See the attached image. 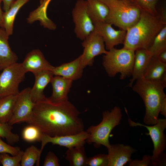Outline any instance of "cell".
Segmentation results:
<instances>
[{
    "instance_id": "603a6c76",
    "label": "cell",
    "mask_w": 166,
    "mask_h": 166,
    "mask_svg": "<svg viewBox=\"0 0 166 166\" xmlns=\"http://www.w3.org/2000/svg\"><path fill=\"white\" fill-rule=\"evenodd\" d=\"M87 11L93 23L105 22L109 13L107 6L99 0H86Z\"/></svg>"
},
{
    "instance_id": "8fae6325",
    "label": "cell",
    "mask_w": 166,
    "mask_h": 166,
    "mask_svg": "<svg viewBox=\"0 0 166 166\" xmlns=\"http://www.w3.org/2000/svg\"><path fill=\"white\" fill-rule=\"evenodd\" d=\"M31 88H26L19 92L15 103L13 115L8 122L11 125L22 122H27L31 119L35 103L30 95Z\"/></svg>"
},
{
    "instance_id": "44dd1931",
    "label": "cell",
    "mask_w": 166,
    "mask_h": 166,
    "mask_svg": "<svg viewBox=\"0 0 166 166\" xmlns=\"http://www.w3.org/2000/svg\"><path fill=\"white\" fill-rule=\"evenodd\" d=\"M29 0H15L8 10L3 13L0 22V27L5 30L8 36L13 33L14 22L19 10Z\"/></svg>"
},
{
    "instance_id": "9a60e30c",
    "label": "cell",
    "mask_w": 166,
    "mask_h": 166,
    "mask_svg": "<svg viewBox=\"0 0 166 166\" xmlns=\"http://www.w3.org/2000/svg\"><path fill=\"white\" fill-rule=\"evenodd\" d=\"M34 75L35 81L34 85L30 90V95L33 102L35 103L46 100L44 90L47 85L50 82L54 75L52 71L42 70L33 73Z\"/></svg>"
},
{
    "instance_id": "f546056e",
    "label": "cell",
    "mask_w": 166,
    "mask_h": 166,
    "mask_svg": "<svg viewBox=\"0 0 166 166\" xmlns=\"http://www.w3.org/2000/svg\"><path fill=\"white\" fill-rule=\"evenodd\" d=\"M158 0H133L141 11L152 15L158 14L156 5Z\"/></svg>"
},
{
    "instance_id": "8d00e7d4",
    "label": "cell",
    "mask_w": 166,
    "mask_h": 166,
    "mask_svg": "<svg viewBox=\"0 0 166 166\" xmlns=\"http://www.w3.org/2000/svg\"><path fill=\"white\" fill-rule=\"evenodd\" d=\"M160 113L164 117H166V97L163 100L161 103Z\"/></svg>"
},
{
    "instance_id": "836d02e7",
    "label": "cell",
    "mask_w": 166,
    "mask_h": 166,
    "mask_svg": "<svg viewBox=\"0 0 166 166\" xmlns=\"http://www.w3.org/2000/svg\"><path fill=\"white\" fill-rule=\"evenodd\" d=\"M59 159L52 152H49L46 156L43 164L44 166H59Z\"/></svg>"
},
{
    "instance_id": "cb8c5ba5",
    "label": "cell",
    "mask_w": 166,
    "mask_h": 166,
    "mask_svg": "<svg viewBox=\"0 0 166 166\" xmlns=\"http://www.w3.org/2000/svg\"><path fill=\"white\" fill-rule=\"evenodd\" d=\"M18 94L0 98V123H8L13 114Z\"/></svg>"
},
{
    "instance_id": "d4e9b609",
    "label": "cell",
    "mask_w": 166,
    "mask_h": 166,
    "mask_svg": "<svg viewBox=\"0 0 166 166\" xmlns=\"http://www.w3.org/2000/svg\"><path fill=\"white\" fill-rule=\"evenodd\" d=\"M65 159L71 166H85L87 157L84 145L68 148L66 153Z\"/></svg>"
},
{
    "instance_id": "4fadbf2b",
    "label": "cell",
    "mask_w": 166,
    "mask_h": 166,
    "mask_svg": "<svg viewBox=\"0 0 166 166\" xmlns=\"http://www.w3.org/2000/svg\"><path fill=\"white\" fill-rule=\"evenodd\" d=\"M89 136V133L85 131L75 134L54 136L43 133L40 140L41 142L40 153L41 154L45 146L49 143L53 145L65 147L68 148L84 145Z\"/></svg>"
},
{
    "instance_id": "ac0fdd59",
    "label": "cell",
    "mask_w": 166,
    "mask_h": 166,
    "mask_svg": "<svg viewBox=\"0 0 166 166\" xmlns=\"http://www.w3.org/2000/svg\"><path fill=\"white\" fill-rule=\"evenodd\" d=\"M81 55L74 60L54 68L52 70L54 75H58L73 81L80 78L83 69L81 64Z\"/></svg>"
},
{
    "instance_id": "6da1fadb",
    "label": "cell",
    "mask_w": 166,
    "mask_h": 166,
    "mask_svg": "<svg viewBox=\"0 0 166 166\" xmlns=\"http://www.w3.org/2000/svg\"><path fill=\"white\" fill-rule=\"evenodd\" d=\"M80 113L68 100L53 103L46 100L35 103L32 116L26 122L49 136L73 135L84 131Z\"/></svg>"
},
{
    "instance_id": "b9f144b4",
    "label": "cell",
    "mask_w": 166,
    "mask_h": 166,
    "mask_svg": "<svg viewBox=\"0 0 166 166\" xmlns=\"http://www.w3.org/2000/svg\"><path fill=\"white\" fill-rule=\"evenodd\" d=\"M43 0H40V4H42V3L43 2Z\"/></svg>"
},
{
    "instance_id": "d590c367",
    "label": "cell",
    "mask_w": 166,
    "mask_h": 166,
    "mask_svg": "<svg viewBox=\"0 0 166 166\" xmlns=\"http://www.w3.org/2000/svg\"><path fill=\"white\" fill-rule=\"evenodd\" d=\"M14 0H2V2H3V8L5 12L7 11L8 10Z\"/></svg>"
},
{
    "instance_id": "30bf717a",
    "label": "cell",
    "mask_w": 166,
    "mask_h": 166,
    "mask_svg": "<svg viewBox=\"0 0 166 166\" xmlns=\"http://www.w3.org/2000/svg\"><path fill=\"white\" fill-rule=\"evenodd\" d=\"M81 43L84 48L81 55V64L84 68L87 65H93L95 57L107 52L102 37L94 30L88 35Z\"/></svg>"
},
{
    "instance_id": "d6a6232c",
    "label": "cell",
    "mask_w": 166,
    "mask_h": 166,
    "mask_svg": "<svg viewBox=\"0 0 166 166\" xmlns=\"http://www.w3.org/2000/svg\"><path fill=\"white\" fill-rule=\"evenodd\" d=\"M0 137V154L7 153L15 156L18 154L21 151L18 147H13L8 144L2 140Z\"/></svg>"
},
{
    "instance_id": "4316f807",
    "label": "cell",
    "mask_w": 166,
    "mask_h": 166,
    "mask_svg": "<svg viewBox=\"0 0 166 166\" xmlns=\"http://www.w3.org/2000/svg\"><path fill=\"white\" fill-rule=\"evenodd\" d=\"M41 153L40 149L34 146L28 147L23 152L21 162V166H33L36 163L39 166Z\"/></svg>"
},
{
    "instance_id": "5b68a950",
    "label": "cell",
    "mask_w": 166,
    "mask_h": 166,
    "mask_svg": "<svg viewBox=\"0 0 166 166\" xmlns=\"http://www.w3.org/2000/svg\"><path fill=\"white\" fill-rule=\"evenodd\" d=\"M134 56L133 50L113 48L103 56L102 64L109 77L120 73V79H124L131 76Z\"/></svg>"
},
{
    "instance_id": "f1b7e54d",
    "label": "cell",
    "mask_w": 166,
    "mask_h": 166,
    "mask_svg": "<svg viewBox=\"0 0 166 166\" xmlns=\"http://www.w3.org/2000/svg\"><path fill=\"white\" fill-rule=\"evenodd\" d=\"M13 127L8 123H0V137L6 140L10 144H13L19 140V136L17 134L13 133Z\"/></svg>"
},
{
    "instance_id": "277c9868",
    "label": "cell",
    "mask_w": 166,
    "mask_h": 166,
    "mask_svg": "<svg viewBox=\"0 0 166 166\" xmlns=\"http://www.w3.org/2000/svg\"><path fill=\"white\" fill-rule=\"evenodd\" d=\"M108 7L105 22L126 31L139 19L141 10L133 0H99Z\"/></svg>"
},
{
    "instance_id": "484cf974",
    "label": "cell",
    "mask_w": 166,
    "mask_h": 166,
    "mask_svg": "<svg viewBox=\"0 0 166 166\" xmlns=\"http://www.w3.org/2000/svg\"><path fill=\"white\" fill-rule=\"evenodd\" d=\"M147 50L151 57H156L166 50V25L155 37L151 45Z\"/></svg>"
},
{
    "instance_id": "1f68e13d",
    "label": "cell",
    "mask_w": 166,
    "mask_h": 166,
    "mask_svg": "<svg viewBox=\"0 0 166 166\" xmlns=\"http://www.w3.org/2000/svg\"><path fill=\"white\" fill-rule=\"evenodd\" d=\"M108 155L100 154L87 158L86 166H108Z\"/></svg>"
},
{
    "instance_id": "ffe728a7",
    "label": "cell",
    "mask_w": 166,
    "mask_h": 166,
    "mask_svg": "<svg viewBox=\"0 0 166 166\" xmlns=\"http://www.w3.org/2000/svg\"><path fill=\"white\" fill-rule=\"evenodd\" d=\"M9 37L5 30L0 27V71L17 62L18 57L9 45Z\"/></svg>"
},
{
    "instance_id": "3957f363",
    "label": "cell",
    "mask_w": 166,
    "mask_h": 166,
    "mask_svg": "<svg viewBox=\"0 0 166 166\" xmlns=\"http://www.w3.org/2000/svg\"><path fill=\"white\" fill-rule=\"evenodd\" d=\"M133 90L141 98L144 104L145 112L143 121L147 125L156 123L160 108L166 97L164 92L165 88L160 81L138 79L132 87Z\"/></svg>"
},
{
    "instance_id": "83f0119b",
    "label": "cell",
    "mask_w": 166,
    "mask_h": 166,
    "mask_svg": "<svg viewBox=\"0 0 166 166\" xmlns=\"http://www.w3.org/2000/svg\"><path fill=\"white\" fill-rule=\"evenodd\" d=\"M43 133L37 126L31 124L25 127L22 133L23 139L28 142L40 141Z\"/></svg>"
},
{
    "instance_id": "7402d4cb",
    "label": "cell",
    "mask_w": 166,
    "mask_h": 166,
    "mask_svg": "<svg viewBox=\"0 0 166 166\" xmlns=\"http://www.w3.org/2000/svg\"><path fill=\"white\" fill-rule=\"evenodd\" d=\"M166 73V64L161 62L157 57H152L147 65L143 78L160 81Z\"/></svg>"
},
{
    "instance_id": "d6986e66",
    "label": "cell",
    "mask_w": 166,
    "mask_h": 166,
    "mask_svg": "<svg viewBox=\"0 0 166 166\" xmlns=\"http://www.w3.org/2000/svg\"><path fill=\"white\" fill-rule=\"evenodd\" d=\"M152 57L147 49H139L135 51V56L131 76L128 86L132 88L134 82L143 78L148 63Z\"/></svg>"
},
{
    "instance_id": "7bdbcfd3",
    "label": "cell",
    "mask_w": 166,
    "mask_h": 166,
    "mask_svg": "<svg viewBox=\"0 0 166 166\" xmlns=\"http://www.w3.org/2000/svg\"><path fill=\"white\" fill-rule=\"evenodd\" d=\"M1 164L0 162V165Z\"/></svg>"
},
{
    "instance_id": "ba28073f",
    "label": "cell",
    "mask_w": 166,
    "mask_h": 166,
    "mask_svg": "<svg viewBox=\"0 0 166 166\" xmlns=\"http://www.w3.org/2000/svg\"><path fill=\"white\" fill-rule=\"evenodd\" d=\"M0 74V98L19 93V86L27 73L21 63L17 62L4 69Z\"/></svg>"
},
{
    "instance_id": "9c48e42d",
    "label": "cell",
    "mask_w": 166,
    "mask_h": 166,
    "mask_svg": "<svg viewBox=\"0 0 166 166\" xmlns=\"http://www.w3.org/2000/svg\"><path fill=\"white\" fill-rule=\"evenodd\" d=\"M72 14L75 34L77 38L83 40L94 30V23L87 11L86 0H77Z\"/></svg>"
},
{
    "instance_id": "f35d334b",
    "label": "cell",
    "mask_w": 166,
    "mask_h": 166,
    "mask_svg": "<svg viewBox=\"0 0 166 166\" xmlns=\"http://www.w3.org/2000/svg\"><path fill=\"white\" fill-rule=\"evenodd\" d=\"M160 81L164 86L166 87V73L164 75Z\"/></svg>"
},
{
    "instance_id": "5bb4252c",
    "label": "cell",
    "mask_w": 166,
    "mask_h": 166,
    "mask_svg": "<svg viewBox=\"0 0 166 166\" xmlns=\"http://www.w3.org/2000/svg\"><path fill=\"white\" fill-rule=\"evenodd\" d=\"M108 166H123L132 160V154L136 150L129 145L118 144H110L107 148Z\"/></svg>"
},
{
    "instance_id": "8992f818",
    "label": "cell",
    "mask_w": 166,
    "mask_h": 166,
    "mask_svg": "<svg viewBox=\"0 0 166 166\" xmlns=\"http://www.w3.org/2000/svg\"><path fill=\"white\" fill-rule=\"evenodd\" d=\"M121 109L115 106L110 111H106L102 113L101 122L96 125H92L86 131L89 136L86 141L93 143L96 147L103 145L107 148L110 146L109 137L113 129L118 125L122 118Z\"/></svg>"
},
{
    "instance_id": "ee69618b",
    "label": "cell",
    "mask_w": 166,
    "mask_h": 166,
    "mask_svg": "<svg viewBox=\"0 0 166 166\" xmlns=\"http://www.w3.org/2000/svg\"></svg>"
},
{
    "instance_id": "e575fe53",
    "label": "cell",
    "mask_w": 166,
    "mask_h": 166,
    "mask_svg": "<svg viewBox=\"0 0 166 166\" xmlns=\"http://www.w3.org/2000/svg\"><path fill=\"white\" fill-rule=\"evenodd\" d=\"M151 165V156L145 155L142 160H132L129 163V166H148Z\"/></svg>"
},
{
    "instance_id": "60d3db41",
    "label": "cell",
    "mask_w": 166,
    "mask_h": 166,
    "mask_svg": "<svg viewBox=\"0 0 166 166\" xmlns=\"http://www.w3.org/2000/svg\"><path fill=\"white\" fill-rule=\"evenodd\" d=\"M2 0H0V22L1 21L2 16L3 14V12L2 11L0 6V4Z\"/></svg>"
},
{
    "instance_id": "52a82bcc",
    "label": "cell",
    "mask_w": 166,
    "mask_h": 166,
    "mask_svg": "<svg viewBox=\"0 0 166 166\" xmlns=\"http://www.w3.org/2000/svg\"><path fill=\"white\" fill-rule=\"evenodd\" d=\"M128 121L130 126H143L146 128L153 143L154 149L151 156V165L163 166L166 164V155L164 153L166 147V136L164 131L166 128V119H158L155 124L145 125L138 122H135L130 118Z\"/></svg>"
},
{
    "instance_id": "4dcf8cb0",
    "label": "cell",
    "mask_w": 166,
    "mask_h": 166,
    "mask_svg": "<svg viewBox=\"0 0 166 166\" xmlns=\"http://www.w3.org/2000/svg\"><path fill=\"white\" fill-rule=\"evenodd\" d=\"M23 151L17 155L10 156L8 153L0 154L1 164L3 166H20Z\"/></svg>"
},
{
    "instance_id": "ab89813d",
    "label": "cell",
    "mask_w": 166,
    "mask_h": 166,
    "mask_svg": "<svg viewBox=\"0 0 166 166\" xmlns=\"http://www.w3.org/2000/svg\"><path fill=\"white\" fill-rule=\"evenodd\" d=\"M51 0H43V1L42 4L44 5L46 7H47L49 2Z\"/></svg>"
},
{
    "instance_id": "7c38bea8",
    "label": "cell",
    "mask_w": 166,
    "mask_h": 166,
    "mask_svg": "<svg viewBox=\"0 0 166 166\" xmlns=\"http://www.w3.org/2000/svg\"><path fill=\"white\" fill-rule=\"evenodd\" d=\"M93 23L94 31L102 37L107 50H109L117 45L123 44L126 31L115 30L112 27V24L105 22Z\"/></svg>"
},
{
    "instance_id": "7a4b0ae2",
    "label": "cell",
    "mask_w": 166,
    "mask_h": 166,
    "mask_svg": "<svg viewBox=\"0 0 166 166\" xmlns=\"http://www.w3.org/2000/svg\"><path fill=\"white\" fill-rule=\"evenodd\" d=\"M166 25L164 7L156 15L141 11L139 20L126 30L123 48L134 51L148 49L154 39Z\"/></svg>"
},
{
    "instance_id": "74e56055",
    "label": "cell",
    "mask_w": 166,
    "mask_h": 166,
    "mask_svg": "<svg viewBox=\"0 0 166 166\" xmlns=\"http://www.w3.org/2000/svg\"><path fill=\"white\" fill-rule=\"evenodd\" d=\"M157 57L161 62L166 64V50L160 53Z\"/></svg>"
},
{
    "instance_id": "e0dca14e",
    "label": "cell",
    "mask_w": 166,
    "mask_h": 166,
    "mask_svg": "<svg viewBox=\"0 0 166 166\" xmlns=\"http://www.w3.org/2000/svg\"><path fill=\"white\" fill-rule=\"evenodd\" d=\"M73 81L59 76L54 75L50 82L52 87V93L47 99L53 103L68 101V94Z\"/></svg>"
},
{
    "instance_id": "2e32d148",
    "label": "cell",
    "mask_w": 166,
    "mask_h": 166,
    "mask_svg": "<svg viewBox=\"0 0 166 166\" xmlns=\"http://www.w3.org/2000/svg\"><path fill=\"white\" fill-rule=\"evenodd\" d=\"M22 65L26 73H32L42 70L52 71L54 67L51 65L45 58L39 49H34L26 55Z\"/></svg>"
}]
</instances>
